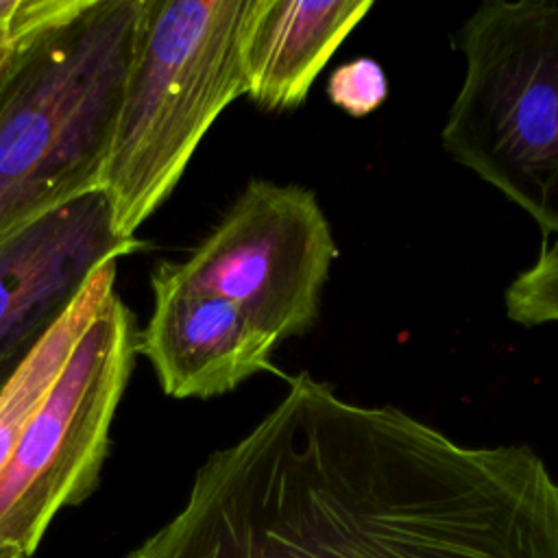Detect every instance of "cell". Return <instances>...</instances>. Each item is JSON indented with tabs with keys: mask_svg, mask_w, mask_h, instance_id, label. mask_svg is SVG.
Instances as JSON below:
<instances>
[{
	"mask_svg": "<svg viewBox=\"0 0 558 558\" xmlns=\"http://www.w3.org/2000/svg\"><path fill=\"white\" fill-rule=\"evenodd\" d=\"M124 558H558V480L527 445H462L303 371Z\"/></svg>",
	"mask_w": 558,
	"mask_h": 558,
	"instance_id": "cell-1",
	"label": "cell"
},
{
	"mask_svg": "<svg viewBox=\"0 0 558 558\" xmlns=\"http://www.w3.org/2000/svg\"><path fill=\"white\" fill-rule=\"evenodd\" d=\"M144 0H83L0 76V244L98 190Z\"/></svg>",
	"mask_w": 558,
	"mask_h": 558,
	"instance_id": "cell-2",
	"label": "cell"
},
{
	"mask_svg": "<svg viewBox=\"0 0 558 558\" xmlns=\"http://www.w3.org/2000/svg\"><path fill=\"white\" fill-rule=\"evenodd\" d=\"M253 0H144L98 190L135 240L218 116L246 94L242 39Z\"/></svg>",
	"mask_w": 558,
	"mask_h": 558,
	"instance_id": "cell-3",
	"label": "cell"
},
{
	"mask_svg": "<svg viewBox=\"0 0 558 558\" xmlns=\"http://www.w3.org/2000/svg\"><path fill=\"white\" fill-rule=\"evenodd\" d=\"M453 44L464 78L442 148L558 238V2H482Z\"/></svg>",
	"mask_w": 558,
	"mask_h": 558,
	"instance_id": "cell-4",
	"label": "cell"
},
{
	"mask_svg": "<svg viewBox=\"0 0 558 558\" xmlns=\"http://www.w3.org/2000/svg\"><path fill=\"white\" fill-rule=\"evenodd\" d=\"M137 336L133 312L113 292L2 466L0 543L17 547L26 558L54 514L85 501L98 486L111 423L135 364Z\"/></svg>",
	"mask_w": 558,
	"mask_h": 558,
	"instance_id": "cell-5",
	"label": "cell"
},
{
	"mask_svg": "<svg viewBox=\"0 0 558 558\" xmlns=\"http://www.w3.org/2000/svg\"><path fill=\"white\" fill-rule=\"evenodd\" d=\"M338 248L312 190L253 179L218 225L170 272L242 307L277 342L303 336Z\"/></svg>",
	"mask_w": 558,
	"mask_h": 558,
	"instance_id": "cell-6",
	"label": "cell"
},
{
	"mask_svg": "<svg viewBox=\"0 0 558 558\" xmlns=\"http://www.w3.org/2000/svg\"><path fill=\"white\" fill-rule=\"evenodd\" d=\"M140 248L113 229L92 190L28 222L0 244V384L81 296L92 275Z\"/></svg>",
	"mask_w": 558,
	"mask_h": 558,
	"instance_id": "cell-7",
	"label": "cell"
},
{
	"mask_svg": "<svg viewBox=\"0 0 558 558\" xmlns=\"http://www.w3.org/2000/svg\"><path fill=\"white\" fill-rule=\"evenodd\" d=\"M153 310L137 336L142 353L166 395L209 399L244 379L272 371L279 344L235 303L179 281L168 264L150 279Z\"/></svg>",
	"mask_w": 558,
	"mask_h": 558,
	"instance_id": "cell-8",
	"label": "cell"
},
{
	"mask_svg": "<svg viewBox=\"0 0 558 558\" xmlns=\"http://www.w3.org/2000/svg\"><path fill=\"white\" fill-rule=\"evenodd\" d=\"M373 0H253L242 39L246 96L266 111L299 107Z\"/></svg>",
	"mask_w": 558,
	"mask_h": 558,
	"instance_id": "cell-9",
	"label": "cell"
},
{
	"mask_svg": "<svg viewBox=\"0 0 558 558\" xmlns=\"http://www.w3.org/2000/svg\"><path fill=\"white\" fill-rule=\"evenodd\" d=\"M506 314L525 327L558 323V238H545L532 266L510 281Z\"/></svg>",
	"mask_w": 558,
	"mask_h": 558,
	"instance_id": "cell-10",
	"label": "cell"
},
{
	"mask_svg": "<svg viewBox=\"0 0 558 558\" xmlns=\"http://www.w3.org/2000/svg\"><path fill=\"white\" fill-rule=\"evenodd\" d=\"M327 96L349 116L364 118L384 105L388 96V78L375 59H351L331 72Z\"/></svg>",
	"mask_w": 558,
	"mask_h": 558,
	"instance_id": "cell-11",
	"label": "cell"
},
{
	"mask_svg": "<svg viewBox=\"0 0 558 558\" xmlns=\"http://www.w3.org/2000/svg\"><path fill=\"white\" fill-rule=\"evenodd\" d=\"M15 48H17V41L13 37H9L7 33H0V76L4 74L9 61L13 59Z\"/></svg>",
	"mask_w": 558,
	"mask_h": 558,
	"instance_id": "cell-12",
	"label": "cell"
},
{
	"mask_svg": "<svg viewBox=\"0 0 558 558\" xmlns=\"http://www.w3.org/2000/svg\"><path fill=\"white\" fill-rule=\"evenodd\" d=\"M0 558H26L17 547L0 543Z\"/></svg>",
	"mask_w": 558,
	"mask_h": 558,
	"instance_id": "cell-13",
	"label": "cell"
},
{
	"mask_svg": "<svg viewBox=\"0 0 558 558\" xmlns=\"http://www.w3.org/2000/svg\"><path fill=\"white\" fill-rule=\"evenodd\" d=\"M4 384H7V381H4ZM4 384H0V388H2V386H4Z\"/></svg>",
	"mask_w": 558,
	"mask_h": 558,
	"instance_id": "cell-14",
	"label": "cell"
}]
</instances>
